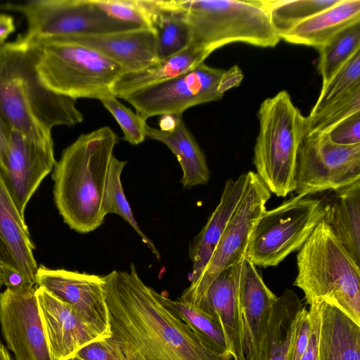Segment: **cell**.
<instances>
[{
  "label": "cell",
  "mask_w": 360,
  "mask_h": 360,
  "mask_svg": "<svg viewBox=\"0 0 360 360\" xmlns=\"http://www.w3.org/2000/svg\"><path fill=\"white\" fill-rule=\"evenodd\" d=\"M110 337L128 360H231L207 349L191 328L165 309L141 279L129 271L103 276Z\"/></svg>",
  "instance_id": "obj_1"
},
{
  "label": "cell",
  "mask_w": 360,
  "mask_h": 360,
  "mask_svg": "<svg viewBox=\"0 0 360 360\" xmlns=\"http://www.w3.org/2000/svg\"><path fill=\"white\" fill-rule=\"evenodd\" d=\"M0 114L11 130L49 148H53V128L84 120L75 99L40 82L27 46L18 40L0 47Z\"/></svg>",
  "instance_id": "obj_2"
},
{
  "label": "cell",
  "mask_w": 360,
  "mask_h": 360,
  "mask_svg": "<svg viewBox=\"0 0 360 360\" xmlns=\"http://www.w3.org/2000/svg\"><path fill=\"white\" fill-rule=\"evenodd\" d=\"M118 136L108 126L82 134L67 148L53 169V199L63 221L79 233L101 226L103 199Z\"/></svg>",
  "instance_id": "obj_3"
},
{
  "label": "cell",
  "mask_w": 360,
  "mask_h": 360,
  "mask_svg": "<svg viewBox=\"0 0 360 360\" xmlns=\"http://www.w3.org/2000/svg\"><path fill=\"white\" fill-rule=\"evenodd\" d=\"M294 285L309 305L324 302L360 326L359 265L322 219L297 255Z\"/></svg>",
  "instance_id": "obj_4"
},
{
  "label": "cell",
  "mask_w": 360,
  "mask_h": 360,
  "mask_svg": "<svg viewBox=\"0 0 360 360\" xmlns=\"http://www.w3.org/2000/svg\"><path fill=\"white\" fill-rule=\"evenodd\" d=\"M20 42L27 46L40 82L54 93L75 100H99L112 95L114 83L127 72L117 63L67 36Z\"/></svg>",
  "instance_id": "obj_5"
},
{
  "label": "cell",
  "mask_w": 360,
  "mask_h": 360,
  "mask_svg": "<svg viewBox=\"0 0 360 360\" xmlns=\"http://www.w3.org/2000/svg\"><path fill=\"white\" fill-rule=\"evenodd\" d=\"M184 13L190 44L211 54L233 42L274 47L281 38L264 0H174Z\"/></svg>",
  "instance_id": "obj_6"
},
{
  "label": "cell",
  "mask_w": 360,
  "mask_h": 360,
  "mask_svg": "<svg viewBox=\"0 0 360 360\" xmlns=\"http://www.w3.org/2000/svg\"><path fill=\"white\" fill-rule=\"evenodd\" d=\"M257 115L259 133L253 158L256 174L271 193L285 197L295 189L297 158L305 136V117L286 91L265 99Z\"/></svg>",
  "instance_id": "obj_7"
},
{
  "label": "cell",
  "mask_w": 360,
  "mask_h": 360,
  "mask_svg": "<svg viewBox=\"0 0 360 360\" xmlns=\"http://www.w3.org/2000/svg\"><path fill=\"white\" fill-rule=\"evenodd\" d=\"M243 79L238 65L224 70L202 62L179 76L136 91L124 100L146 121L157 115H182L191 107L221 99Z\"/></svg>",
  "instance_id": "obj_8"
},
{
  "label": "cell",
  "mask_w": 360,
  "mask_h": 360,
  "mask_svg": "<svg viewBox=\"0 0 360 360\" xmlns=\"http://www.w3.org/2000/svg\"><path fill=\"white\" fill-rule=\"evenodd\" d=\"M323 216L322 199L290 197L261 215L251 232L244 257L255 266H277L301 248Z\"/></svg>",
  "instance_id": "obj_9"
},
{
  "label": "cell",
  "mask_w": 360,
  "mask_h": 360,
  "mask_svg": "<svg viewBox=\"0 0 360 360\" xmlns=\"http://www.w3.org/2000/svg\"><path fill=\"white\" fill-rule=\"evenodd\" d=\"M8 10L21 13L27 20V31L16 39L22 42L47 37L95 35L139 28L109 17L91 0H31L10 3Z\"/></svg>",
  "instance_id": "obj_10"
},
{
  "label": "cell",
  "mask_w": 360,
  "mask_h": 360,
  "mask_svg": "<svg viewBox=\"0 0 360 360\" xmlns=\"http://www.w3.org/2000/svg\"><path fill=\"white\" fill-rule=\"evenodd\" d=\"M360 180V144L340 146L327 134L304 136L299 147L295 192L309 196Z\"/></svg>",
  "instance_id": "obj_11"
},
{
  "label": "cell",
  "mask_w": 360,
  "mask_h": 360,
  "mask_svg": "<svg viewBox=\"0 0 360 360\" xmlns=\"http://www.w3.org/2000/svg\"><path fill=\"white\" fill-rule=\"evenodd\" d=\"M243 195L231 215L205 268L196 281L191 283L179 300L185 301L204 290L224 269L239 263L244 257L251 232L265 212L271 197L256 172H247Z\"/></svg>",
  "instance_id": "obj_12"
},
{
  "label": "cell",
  "mask_w": 360,
  "mask_h": 360,
  "mask_svg": "<svg viewBox=\"0 0 360 360\" xmlns=\"http://www.w3.org/2000/svg\"><path fill=\"white\" fill-rule=\"evenodd\" d=\"M36 286L0 293V327L15 360H53L40 316Z\"/></svg>",
  "instance_id": "obj_13"
},
{
  "label": "cell",
  "mask_w": 360,
  "mask_h": 360,
  "mask_svg": "<svg viewBox=\"0 0 360 360\" xmlns=\"http://www.w3.org/2000/svg\"><path fill=\"white\" fill-rule=\"evenodd\" d=\"M35 285L69 304L102 337L111 335L103 276L41 264Z\"/></svg>",
  "instance_id": "obj_14"
},
{
  "label": "cell",
  "mask_w": 360,
  "mask_h": 360,
  "mask_svg": "<svg viewBox=\"0 0 360 360\" xmlns=\"http://www.w3.org/2000/svg\"><path fill=\"white\" fill-rule=\"evenodd\" d=\"M277 299L255 266L243 257L238 273V300L246 360H266V339Z\"/></svg>",
  "instance_id": "obj_15"
},
{
  "label": "cell",
  "mask_w": 360,
  "mask_h": 360,
  "mask_svg": "<svg viewBox=\"0 0 360 360\" xmlns=\"http://www.w3.org/2000/svg\"><path fill=\"white\" fill-rule=\"evenodd\" d=\"M56 162L53 148L42 146L11 131L7 167L1 172L22 217L30 198Z\"/></svg>",
  "instance_id": "obj_16"
},
{
  "label": "cell",
  "mask_w": 360,
  "mask_h": 360,
  "mask_svg": "<svg viewBox=\"0 0 360 360\" xmlns=\"http://www.w3.org/2000/svg\"><path fill=\"white\" fill-rule=\"evenodd\" d=\"M36 295L53 360H68L84 346L103 338L72 307L45 289L37 287Z\"/></svg>",
  "instance_id": "obj_17"
},
{
  "label": "cell",
  "mask_w": 360,
  "mask_h": 360,
  "mask_svg": "<svg viewBox=\"0 0 360 360\" xmlns=\"http://www.w3.org/2000/svg\"><path fill=\"white\" fill-rule=\"evenodd\" d=\"M239 263L221 271L204 290L183 302L195 306L221 326L232 359L246 360L238 300Z\"/></svg>",
  "instance_id": "obj_18"
},
{
  "label": "cell",
  "mask_w": 360,
  "mask_h": 360,
  "mask_svg": "<svg viewBox=\"0 0 360 360\" xmlns=\"http://www.w3.org/2000/svg\"><path fill=\"white\" fill-rule=\"evenodd\" d=\"M27 226L8 189L0 170V269L19 274L35 286L38 264Z\"/></svg>",
  "instance_id": "obj_19"
},
{
  "label": "cell",
  "mask_w": 360,
  "mask_h": 360,
  "mask_svg": "<svg viewBox=\"0 0 360 360\" xmlns=\"http://www.w3.org/2000/svg\"><path fill=\"white\" fill-rule=\"evenodd\" d=\"M67 37L114 61L126 72L144 69L159 60L156 34L153 29Z\"/></svg>",
  "instance_id": "obj_20"
},
{
  "label": "cell",
  "mask_w": 360,
  "mask_h": 360,
  "mask_svg": "<svg viewBox=\"0 0 360 360\" xmlns=\"http://www.w3.org/2000/svg\"><path fill=\"white\" fill-rule=\"evenodd\" d=\"M248 174L243 173L236 180L229 179L224 185L220 200L209 217L206 224L193 239L189 247V257L193 269L191 283L200 276L222 236L237 207L246 186Z\"/></svg>",
  "instance_id": "obj_21"
},
{
  "label": "cell",
  "mask_w": 360,
  "mask_h": 360,
  "mask_svg": "<svg viewBox=\"0 0 360 360\" xmlns=\"http://www.w3.org/2000/svg\"><path fill=\"white\" fill-rule=\"evenodd\" d=\"M146 134L164 143L175 155L182 170L181 183L184 188L209 182L210 171L206 158L182 115H175L174 127L167 131L147 125Z\"/></svg>",
  "instance_id": "obj_22"
},
{
  "label": "cell",
  "mask_w": 360,
  "mask_h": 360,
  "mask_svg": "<svg viewBox=\"0 0 360 360\" xmlns=\"http://www.w3.org/2000/svg\"><path fill=\"white\" fill-rule=\"evenodd\" d=\"M360 22V1L339 0L280 36L288 43L319 50L345 27Z\"/></svg>",
  "instance_id": "obj_23"
},
{
  "label": "cell",
  "mask_w": 360,
  "mask_h": 360,
  "mask_svg": "<svg viewBox=\"0 0 360 360\" xmlns=\"http://www.w3.org/2000/svg\"><path fill=\"white\" fill-rule=\"evenodd\" d=\"M323 200V220L360 265V180Z\"/></svg>",
  "instance_id": "obj_24"
},
{
  "label": "cell",
  "mask_w": 360,
  "mask_h": 360,
  "mask_svg": "<svg viewBox=\"0 0 360 360\" xmlns=\"http://www.w3.org/2000/svg\"><path fill=\"white\" fill-rule=\"evenodd\" d=\"M210 55L189 45L181 52L159 59L144 69L124 72L114 83L112 95L124 99L136 91L163 82L194 68Z\"/></svg>",
  "instance_id": "obj_25"
},
{
  "label": "cell",
  "mask_w": 360,
  "mask_h": 360,
  "mask_svg": "<svg viewBox=\"0 0 360 360\" xmlns=\"http://www.w3.org/2000/svg\"><path fill=\"white\" fill-rule=\"evenodd\" d=\"M320 306L318 360H360V326L338 308Z\"/></svg>",
  "instance_id": "obj_26"
},
{
  "label": "cell",
  "mask_w": 360,
  "mask_h": 360,
  "mask_svg": "<svg viewBox=\"0 0 360 360\" xmlns=\"http://www.w3.org/2000/svg\"><path fill=\"white\" fill-rule=\"evenodd\" d=\"M155 32L158 59L176 54L190 44V30L185 13L174 0H144Z\"/></svg>",
  "instance_id": "obj_27"
},
{
  "label": "cell",
  "mask_w": 360,
  "mask_h": 360,
  "mask_svg": "<svg viewBox=\"0 0 360 360\" xmlns=\"http://www.w3.org/2000/svg\"><path fill=\"white\" fill-rule=\"evenodd\" d=\"M151 292L165 309L191 328L207 349L219 355H230L224 331L213 318L190 303L171 300L152 288Z\"/></svg>",
  "instance_id": "obj_28"
},
{
  "label": "cell",
  "mask_w": 360,
  "mask_h": 360,
  "mask_svg": "<svg viewBox=\"0 0 360 360\" xmlns=\"http://www.w3.org/2000/svg\"><path fill=\"white\" fill-rule=\"evenodd\" d=\"M302 307L292 290L286 289L277 297L267 334L266 360H287L294 323Z\"/></svg>",
  "instance_id": "obj_29"
},
{
  "label": "cell",
  "mask_w": 360,
  "mask_h": 360,
  "mask_svg": "<svg viewBox=\"0 0 360 360\" xmlns=\"http://www.w3.org/2000/svg\"><path fill=\"white\" fill-rule=\"evenodd\" d=\"M127 163V161L118 160L115 156L111 159L103 199V214L105 217L108 214H116L122 217L160 260L161 256L159 251L152 240L141 230L124 193L121 174Z\"/></svg>",
  "instance_id": "obj_30"
},
{
  "label": "cell",
  "mask_w": 360,
  "mask_h": 360,
  "mask_svg": "<svg viewBox=\"0 0 360 360\" xmlns=\"http://www.w3.org/2000/svg\"><path fill=\"white\" fill-rule=\"evenodd\" d=\"M360 50V22L354 23L336 34L318 51V70L322 77L323 85Z\"/></svg>",
  "instance_id": "obj_31"
},
{
  "label": "cell",
  "mask_w": 360,
  "mask_h": 360,
  "mask_svg": "<svg viewBox=\"0 0 360 360\" xmlns=\"http://www.w3.org/2000/svg\"><path fill=\"white\" fill-rule=\"evenodd\" d=\"M339 0L264 1L271 23L279 37Z\"/></svg>",
  "instance_id": "obj_32"
},
{
  "label": "cell",
  "mask_w": 360,
  "mask_h": 360,
  "mask_svg": "<svg viewBox=\"0 0 360 360\" xmlns=\"http://www.w3.org/2000/svg\"><path fill=\"white\" fill-rule=\"evenodd\" d=\"M360 112V85L305 117V136L326 134L347 117Z\"/></svg>",
  "instance_id": "obj_33"
},
{
  "label": "cell",
  "mask_w": 360,
  "mask_h": 360,
  "mask_svg": "<svg viewBox=\"0 0 360 360\" xmlns=\"http://www.w3.org/2000/svg\"><path fill=\"white\" fill-rule=\"evenodd\" d=\"M360 85V50L322 85L321 93L310 114L319 111L326 104L336 99L353 88Z\"/></svg>",
  "instance_id": "obj_34"
},
{
  "label": "cell",
  "mask_w": 360,
  "mask_h": 360,
  "mask_svg": "<svg viewBox=\"0 0 360 360\" xmlns=\"http://www.w3.org/2000/svg\"><path fill=\"white\" fill-rule=\"evenodd\" d=\"M109 17L139 28H152L149 11L144 0H91Z\"/></svg>",
  "instance_id": "obj_35"
},
{
  "label": "cell",
  "mask_w": 360,
  "mask_h": 360,
  "mask_svg": "<svg viewBox=\"0 0 360 360\" xmlns=\"http://www.w3.org/2000/svg\"><path fill=\"white\" fill-rule=\"evenodd\" d=\"M105 108L114 117L123 131V139L131 145H139L146 139V121L126 107L113 95L99 99Z\"/></svg>",
  "instance_id": "obj_36"
},
{
  "label": "cell",
  "mask_w": 360,
  "mask_h": 360,
  "mask_svg": "<svg viewBox=\"0 0 360 360\" xmlns=\"http://www.w3.org/2000/svg\"><path fill=\"white\" fill-rule=\"evenodd\" d=\"M75 356L81 360H128L124 352L110 336L87 344Z\"/></svg>",
  "instance_id": "obj_37"
},
{
  "label": "cell",
  "mask_w": 360,
  "mask_h": 360,
  "mask_svg": "<svg viewBox=\"0 0 360 360\" xmlns=\"http://www.w3.org/2000/svg\"><path fill=\"white\" fill-rule=\"evenodd\" d=\"M309 332V310L303 306L294 323L287 360H301L307 345Z\"/></svg>",
  "instance_id": "obj_38"
},
{
  "label": "cell",
  "mask_w": 360,
  "mask_h": 360,
  "mask_svg": "<svg viewBox=\"0 0 360 360\" xmlns=\"http://www.w3.org/2000/svg\"><path fill=\"white\" fill-rule=\"evenodd\" d=\"M326 134L330 141L337 145L360 144V112L343 120Z\"/></svg>",
  "instance_id": "obj_39"
},
{
  "label": "cell",
  "mask_w": 360,
  "mask_h": 360,
  "mask_svg": "<svg viewBox=\"0 0 360 360\" xmlns=\"http://www.w3.org/2000/svg\"><path fill=\"white\" fill-rule=\"evenodd\" d=\"M309 313L310 317V332L307 345L301 360H318L321 327L319 303L311 304Z\"/></svg>",
  "instance_id": "obj_40"
},
{
  "label": "cell",
  "mask_w": 360,
  "mask_h": 360,
  "mask_svg": "<svg viewBox=\"0 0 360 360\" xmlns=\"http://www.w3.org/2000/svg\"><path fill=\"white\" fill-rule=\"evenodd\" d=\"M11 129L0 114V170L4 172L7 167L9 137Z\"/></svg>",
  "instance_id": "obj_41"
},
{
  "label": "cell",
  "mask_w": 360,
  "mask_h": 360,
  "mask_svg": "<svg viewBox=\"0 0 360 360\" xmlns=\"http://www.w3.org/2000/svg\"><path fill=\"white\" fill-rule=\"evenodd\" d=\"M15 30L14 20L8 14H0V47L4 44L7 37Z\"/></svg>",
  "instance_id": "obj_42"
},
{
  "label": "cell",
  "mask_w": 360,
  "mask_h": 360,
  "mask_svg": "<svg viewBox=\"0 0 360 360\" xmlns=\"http://www.w3.org/2000/svg\"><path fill=\"white\" fill-rule=\"evenodd\" d=\"M0 360H12L8 349L0 340Z\"/></svg>",
  "instance_id": "obj_43"
},
{
  "label": "cell",
  "mask_w": 360,
  "mask_h": 360,
  "mask_svg": "<svg viewBox=\"0 0 360 360\" xmlns=\"http://www.w3.org/2000/svg\"><path fill=\"white\" fill-rule=\"evenodd\" d=\"M4 285V281H3V274H2V272L0 269V288H1V286Z\"/></svg>",
  "instance_id": "obj_44"
},
{
  "label": "cell",
  "mask_w": 360,
  "mask_h": 360,
  "mask_svg": "<svg viewBox=\"0 0 360 360\" xmlns=\"http://www.w3.org/2000/svg\"><path fill=\"white\" fill-rule=\"evenodd\" d=\"M68 360H81V359L74 356V357H72V358L69 359Z\"/></svg>",
  "instance_id": "obj_45"
}]
</instances>
